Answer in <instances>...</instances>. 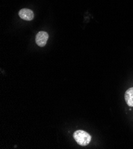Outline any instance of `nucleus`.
<instances>
[{"label": "nucleus", "instance_id": "20e7f679", "mask_svg": "<svg viewBox=\"0 0 133 149\" xmlns=\"http://www.w3.org/2000/svg\"><path fill=\"white\" fill-rule=\"evenodd\" d=\"M125 100L127 105L133 107V87L128 88L125 93Z\"/></svg>", "mask_w": 133, "mask_h": 149}, {"label": "nucleus", "instance_id": "f03ea898", "mask_svg": "<svg viewBox=\"0 0 133 149\" xmlns=\"http://www.w3.org/2000/svg\"><path fill=\"white\" fill-rule=\"evenodd\" d=\"M49 39V34L44 31H41L38 32L35 38L36 43L39 47H43L46 45L47 42Z\"/></svg>", "mask_w": 133, "mask_h": 149}, {"label": "nucleus", "instance_id": "f257e3e1", "mask_svg": "<svg viewBox=\"0 0 133 149\" xmlns=\"http://www.w3.org/2000/svg\"><path fill=\"white\" fill-rule=\"evenodd\" d=\"M73 136L77 143L82 146L88 145L91 140V136L88 132L83 130H77L73 133Z\"/></svg>", "mask_w": 133, "mask_h": 149}, {"label": "nucleus", "instance_id": "7ed1b4c3", "mask_svg": "<svg viewBox=\"0 0 133 149\" xmlns=\"http://www.w3.org/2000/svg\"><path fill=\"white\" fill-rule=\"evenodd\" d=\"M19 16L22 19L27 21H31L33 20L34 17L33 11L27 8H23L20 10L19 13Z\"/></svg>", "mask_w": 133, "mask_h": 149}]
</instances>
